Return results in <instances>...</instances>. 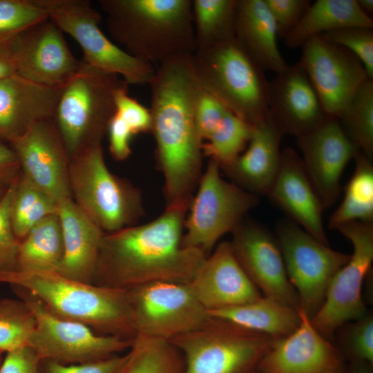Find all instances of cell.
Returning <instances> with one entry per match:
<instances>
[{
	"mask_svg": "<svg viewBox=\"0 0 373 373\" xmlns=\"http://www.w3.org/2000/svg\"><path fill=\"white\" fill-rule=\"evenodd\" d=\"M151 88V132L163 179L166 207L189 205L202 175L203 140L195 109L202 91L193 53L173 56L157 66Z\"/></svg>",
	"mask_w": 373,
	"mask_h": 373,
	"instance_id": "1",
	"label": "cell"
},
{
	"mask_svg": "<svg viewBox=\"0 0 373 373\" xmlns=\"http://www.w3.org/2000/svg\"><path fill=\"white\" fill-rule=\"evenodd\" d=\"M188 208L166 207L150 222L105 233L93 284L128 289L156 282L189 283L207 256L182 245Z\"/></svg>",
	"mask_w": 373,
	"mask_h": 373,
	"instance_id": "2",
	"label": "cell"
},
{
	"mask_svg": "<svg viewBox=\"0 0 373 373\" xmlns=\"http://www.w3.org/2000/svg\"><path fill=\"white\" fill-rule=\"evenodd\" d=\"M112 38L131 55L157 66L193 53L192 0H100Z\"/></svg>",
	"mask_w": 373,
	"mask_h": 373,
	"instance_id": "3",
	"label": "cell"
},
{
	"mask_svg": "<svg viewBox=\"0 0 373 373\" xmlns=\"http://www.w3.org/2000/svg\"><path fill=\"white\" fill-rule=\"evenodd\" d=\"M0 283L28 292L54 315L97 334L131 341L136 337L127 289L79 282L55 271H0Z\"/></svg>",
	"mask_w": 373,
	"mask_h": 373,
	"instance_id": "4",
	"label": "cell"
},
{
	"mask_svg": "<svg viewBox=\"0 0 373 373\" xmlns=\"http://www.w3.org/2000/svg\"><path fill=\"white\" fill-rule=\"evenodd\" d=\"M126 85L119 76L81 60L77 73L62 86L53 117L69 159L102 145L115 113V95Z\"/></svg>",
	"mask_w": 373,
	"mask_h": 373,
	"instance_id": "5",
	"label": "cell"
},
{
	"mask_svg": "<svg viewBox=\"0 0 373 373\" xmlns=\"http://www.w3.org/2000/svg\"><path fill=\"white\" fill-rule=\"evenodd\" d=\"M193 58L204 90L252 126L264 119L268 80L235 37L196 49Z\"/></svg>",
	"mask_w": 373,
	"mask_h": 373,
	"instance_id": "6",
	"label": "cell"
},
{
	"mask_svg": "<svg viewBox=\"0 0 373 373\" xmlns=\"http://www.w3.org/2000/svg\"><path fill=\"white\" fill-rule=\"evenodd\" d=\"M72 198L104 233L137 224L144 215L142 192L108 168L102 145L70 158Z\"/></svg>",
	"mask_w": 373,
	"mask_h": 373,
	"instance_id": "7",
	"label": "cell"
},
{
	"mask_svg": "<svg viewBox=\"0 0 373 373\" xmlns=\"http://www.w3.org/2000/svg\"><path fill=\"white\" fill-rule=\"evenodd\" d=\"M274 340L210 316L201 327L169 341L182 355L184 373H254Z\"/></svg>",
	"mask_w": 373,
	"mask_h": 373,
	"instance_id": "8",
	"label": "cell"
},
{
	"mask_svg": "<svg viewBox=\"0 0 373 373\" xmlns=\"http://www.w3.org/2000/svg\"><path fill=\"white\" fill-rule=\"evenodd\" d=\"M259 196L225 180L218 164L209 160L186 216L182 245L208 256L259 202Z\"/></svg>",
	"mask_w": 373,
	"mask_h": 373,
	"instance_id": "9",
	"label": "cell"
},
{
	"mask_svg": "<svg viewBox=\"0 0 373 373\" xmlns=\"http://www.w3.org/2000/svg\"><path fill=\"white\" fill-rule=\"evenodd\" d=\"M36 1L57 26L79 44L86 64L121 77L128 85L150 84L155 66L131 55L111 41L99 28L100 12L89 1Z\"/></svg>",
	"mask_w": 373,
	"mask_h": 373,
	"instance_id": "10",
	"label": "cell"
},
{
	"mask_svg": "<svg viewBox=\"0 0 373 373\" xmlns=\"http://www.w3.org/2000/svg\"><path fill=\"white\" fill-rule=\"evenodd\" d=\"M15 289L35 316V327L28 346L41 361L64 365L93 362L129 350L133 344V341L102 335L86 325L58 317L28 292L17 287Z\"/></svg>",
	"mask_w": 373,
	"mask_h": 373,
	"instance_id": "11",
	"label": "cell"
},
{
	"mask_svg": "<svg viewBox=\"0 0 373 373\" xmlns=\"http://www.w3.org/2000/svg\"><path fill=\"white\" fill-rule=\"evenodd\" d=\"M276 240L300 307L311 319L322 306L333 278L350 254L331 249L290 221L276 224Z\"/></svg>",
	"mask_w": 373,
	"mask_h": 373,
	"instance_id": "12",
	"label": "cell"
},
{
	"mask_svg": "<svg viewBox=\"0 0 373 373\" xmlns=\"http://www.w3.org/2000/svg\"><path fill=\"white\" fill-rule=\"evenodd\" d=\"M335 229L351 242L353 253L333 278L322 306L311 318L314 327L325 338L367 313L362 287L372 271L373 261L372 222L352 221Z\"/></svg>",
	"mask_w": 373,
	"mask_h": 373,
	"instance_id": "13",
	"label": "cell"
},
{
	"mask_svg": "<svg viewBox=\"0 0 373 373\" xmlns=\"http://www.w3.org/2000/svg\"><path fill=\"white\" fill-rule=\"evenodd\" d=\"M136 336L171 341L209 319L189 283L156 282L128 289Z\"/></svg>",
	"mask_w": 373,
	"mask_h": 373,
	"instance_id": "14",
	"label": "cell"
},
{
	"mask_svg": "<svg viewBox=\"0 0 373 373\" xmlns=\"http://www.w3.org/2000/svg\"><path fill=\"white\" fill-rule=\"evenodd\" d=\"M311 82L327 116L337 119L369 78L359 59L347 49L315 36L301 46L298 63Z\"/></svg>",
	"mask_w": 373,
	"mask_h": 373,
	"instance_id": "15",
	"label": "cell"
},
{
	"mask_svg": "<svg viewBox=\"0 0 373 373\" xmlns=\"http://www.w3.org/2000/svg\"><path fill=\"white\" fill-rule=\"evenodd\" d=\"M17 75L37 84L59 88L79 70L81 60L73 55L63 32L49 18L11 40Z\"/></svg>",
	"mask_w": 373,
	"mask_h": 373,
	"instance_id": "16",
	"label": "cell"
},
{
	"mask_svg": "<svg viewBox=\"0 0 373 373\" xmlns=\"http://www.w3.org/2000/svg\"><path fill=\"white\" fill-rule=\"evenodd\" d=\"M231 233L233 254L260 293L298 308V297L288 278L276 238L265 227L244 220Z\"/></svg>",
	"mask_w": 373,
	"mask_h": 373,
	"instance_id": "17",
	"label": "cell"
},
{
	"mask_svg": "<svg viewBox=\"0 0 373 373\" xmlns=\"http://www.w3.org/2000/svg\"><path fill=\"white\" fill-rule=\"evenodd\" d=\"M10 144L32 182L57 204L72 198L70 159L53 118L32 124Z\"/></svg>",
	"mask_w": 373,
	"mask_h": 373,
	"instance_id": "18",
	"label": "cell"
},
{
	"mask_svg": "<svg viewBox=\"0 0 373 373\" xmlns=\"http://www.w3.org/2000/svg\"><path fill=\"white\" fill-rule=\"evenodd\" d=\"M296 139L306 173L324 209H327L339 196L340 179L344 169L359 151L338 120L330 117Z\"/></svg>",
	"mask_w": 373,
	"mask_h": 373,
	"instance_id": "19",
	"label": "cell"
},
{
	"mask_svg": "<svg viewBox=\"0 0 373 373\" xmlns=\"http://www.w3.org/2000/svg\"><path fill=\"white\" fill-rule=\"evenodd\" d=\"M298 309V327L273 341L258 364L261 373H330L344 365L338 348L314 327L300 307Z\"/></svg>",
	"mask_w": 373,
	"mask_h": 373,
	"instance_id": "20",
	"label": "cell"
},
{
	"mask_svg": "<svg viewBox=\"0 0 373 373\" xmlns=\"http://www.w3.org/2000/svg\"><path fill=\"white\" fill-rule=\"evenodd\" d=\"M267 108L283 134L296 138L316 128L328 117L298 63L288 65L268 81Z\"/></svg>",
	"mask_w": 373,
	"mask_h": 373,
	"instance_id": "21",
	"label": "cell"
},
{
	"mask_svg": "<svg viewBox=\"0 0 373 373\" xmlns=\"http://www.w3.org/2000/svg\"><path fill=\"white\" fill-rule=\"evenodd\" d=\"M189 285L207 312L242 305L262 296L239 264L229 241L215 247Z\"/></svg>",
	"mask_w": 373,
	"mask_h": 373,
	"instance_id": "22",
	"label": "cell"
},
{
	"mask_svg": "<svg viewBox=\"0 0 373 373\" xmlns=\"http://www.w3.org/2000/svg\"><path fill=\"white\" fill-rule=\"evenodd\" d=\"M267 195L296 224L329 245L323 222V206L300 157L291 147L282 151L279 170Z\"/></svg>",
	"mask_w": 373,
	"mask_h": 373,
	"instance_id": "23",
	"label": "cell"
},
{
	"mask_svg": "<svg viewBox=\"0 0 373 373\" xmlns=\"http://www.w3.org/2000/svg\"><path fill=\"white\" fill-rule=\"evenodd\" d=\"M283 135L268 112L264 119L254 126L243 152L220 170L244 190L258 196L267 195L279 170Z\"/></svg>",
	"mask_w": 373,
	"mask_h": 373,
	"instance_id": "24",
	"label": "cell"
},
{
	"mask_svg": "<svg viewBox=\"0 0 373 373\" xmlns=\"http://www.w3.org/2000/svg\"><path fill=\"white\" fill-rule=\"evenodd\" d=\"M61 88L17 74L0 79V139L10 143L32 124L53 118Z\"/></svg>",
	"mask_w": 373,
	"mask_h": 373,
	"instance_id": "25",
	"label": "cell"
},
{
	"mask_svg": "<svg viewBox=\"0 0 373 373\" xmlns=\"http://www.w3.org/2000/svg\"><path fill=\"white\" fill-rule=\"evenodd\" d=\"M57 214L64 251L56 272L71 280L93 284L99 250L105 233L73 198L63 200L57 204Z\"/></svg>",
	"mask_w": 373,
	"mask_h": 373,
	"instance_id": "26",
	"label": "cell"
},
{
	"mask_svg": "<svg viewBox=\"0 0 373 373\" xmlns=\"http://www.w3.org/2000/svg\"><path fill=\"white\" fill-rule=\"evenodd\" d=\"M234 37L264 72L276 74L288 66L278 49L277 27L265 0H237Z\"/></svg>",
	"mask_w": 373,
	"mask_h": 373,
	"instance_id": "27",
	"label": "cell"
},
{
	"mask_svg": "<svg viewBox=\"0 0 373 373\" xmlns=\"http://www.w3.org/2000/svg\"><path fill=\"white\" fill-rule=\"evenodd\" d=\"M298 308L262 296L242 305L207 312L211 317L278 339L289 335L298 327Z\"/></svg>",
	"mask_w": 373,
	"mask_h": 373,
	"instance_id": "28",
	"label": "cell"
},
{
	"mask_svg": "<svg viewBox=\"0 0 373 373\" xmlns=\"http://www.w3.org/2000/svg\"><path fill=\"white\" fill-rule=\"evenodd\" d=\"M353 26L373 28L372 19L361 10L356 0H317L283 39L284 44L289 48H301L313 37Z\"/></svg>",
	"mask_w": 373,
	"mask_h": 373,
	"instance_id": "29",
	"label": "cell"
},
{
	"mask_svg": "<svg viewBox=\"0 0 373 373\" xmlns=\"http://www.w3.org/2000/svg\"><path fill=\"white\" fill-rule=\"evenodd\" d=\"M64 251L62 230L57 213L41 220L20 240L16 271L56 272Z\"/></svg>",
	"mask_w": 373,
	"mask_h": 373,
	"instance_id": "30",
	"label": "cell"
},
{
	"mask_svg": "<svg viewBox=\"0 0 373 373\" xmlns=\"http://www.w3.org/2000/svg\"><path fill=\"white\" fill-rule=\"evenodd\" d=\"M355 169L346 186L345 195L331 215L330 228L352 221H373V166L372 159L358 151L354 158Z\"/></svg>",
	"mask_w": 373,
	"mask_h": 373,
	"instance_id": "31",
	"label": "cell"
},
{
	"mask_svg": "<svg viewBox=\"0 0 373 373\" xmlns=\"http://www.w3.org/2000/svg\"><path fill=\"white\" fill-rule=\"evenodd\" d=\"M236 3L192 0L195 50L234 38Z\"/></svg>",
	"mask_w": 373,
	"mask_h": 373,
	"instance_id": "32",
	"label": "cell"
},
{
	"mask_svg": "<svg viewBox=\"0 0 373 373\" xmlns=\"http://www.w3.org/2000/svg\"><path fill=\"white\" fill-rule=\"evenodd\" d=\"M343 130L357 149L373 156V79L356 90L337 117Z\"/></svg>",
	"mask_w": 373,
	"mask_h": 373,
	"instance_id": "33",
	"label": "cell"
},
{
	"mask_svg": "<svg viewBox=\"0 0 373 373\" xmlns=\"http://www.w3.org/2000/svg\"><path fill=\"white\" fill-rule=\"evenodd\" d=\"M57 213V204L26 175L18 178L13 195L10 221L20 241L46 217Z\"/></svg>",
	"mask_w": 373,
	"mask_h": 373,
	"instance_id": "34",
	"label": "cell"
},
{
	"mask_svg": "<svg viewBox=\"0 0 373 373\" xmlns=\"http://www.w3.org/2000/svg\"><path fill=\"white\" fill-rule=\"evenodd\" d=\"M122 373H184V360L169 341L136 336Z\"/></svg>",
	"mask_w": 373,
	"mask_h": 373,
	"instance_id": "35",
	"label": "cell"
},
{
	"mask_svg": "<svg viewBox=\"0 0 373 373\" xmlns=\"http://www.w3.org/2000/svg\"><path fill=\"white\" fill-rule=\"evenodd\" d=\"M254 128L227 111L209 139L203 142V155L216 162L220 169L230 164L247 147Z\"/></svg>",
	"mask_w": 373,
	"mask_h": 373,
	"instance_id": "36",
	"label": "cell"
},
{
	"mask_svg": "<svg viewBox=\"0 0 373 373\" xmlns=\"http://www.w3.org/2000/svg\"><path fill=\"white\" fill-rule=\"evenodd\" d=\"M35 316L23 300L0 299V352L28 346Z\"/></svg>",
	"mask_w": 373,
	"mask_h": 373,
	"instance_id": "37",
	"label": "cell"
},
{
	"mask_svg": "<svg viewBox=\"0 0 373 373\" xmlns=\"http://www.w3.org/2000/svg\"><path fill=\"white\" fill-rule=\"evenodd\" d=\"M48 17L46 10L36 0H0V44Z\"/></svg>",
	"mask_w": 373,
	"mask_h": 373,
	"instance_id": "38",
	"label": "cell"
},
{
	"mask_svg": "<svg viewBox=\"0 0 373 373\" xmlns=\"http://www.w3.org/2000/svg\"><path fill=\"white\" fill-rule=\"evenodd\" d=\"M352 321L343 325V329H338L341 332L338 350L343 358L373 364V316L367 313Z\"/></svg>",
	"mask_w": 373,
	"mask_h": 373,
	"instance_id": "39",
	"label": "cell"
},
{
	"mask_svg": "<svg viewBox=\"0 0 373 373\" xmlns=\"http://www.w3.org/2000/svg\"><path fill=\"white\" fill-rule=\"evenodd\" d=\"M321 35L354 55L363 64L369 78L373 79V28L346 27Z\"/></svg>",
	"mask_w": 373,
	"mask_h": 373,
	"instance_id": "40",
	"label": "cell"
},
{
	"mask_svg": "<svg viewBox=\"0 0 373 373\" xmlns=\"http://www.w3.org/2000/svg\"><path fill=\"white\" fill-rule=\"evenodd\" d=\"M17 179L0 198V271H12L17 268L20 241L12 230L10 209Z\"/></svg>",
	"mask_w": 373,
	"mask_h": 373,
	"instance_id": "41",
	"label": "cell"
},
{
	"mask_svg": "<svg viewBox=\"0 0 373 373\" xmlns=\"http://www.w3.org/2000/svg\"><path fill=\"white\" fill-rule=\"evenodd\" d=\"M128 86L119 89L115 95V113L123 119L133 135L151 132L150 109L128 95Z\"/></svg>",
	"mask_w": 373,
	"mask_h": 373,
	"instance_id": "42",
	"label": "cell"
},
{
	"mask_svg": "<svg viewBox=\"0 0 373 373\" xmlns=\"http://www.w3.org/2000/svg\"><path fill=\"white\" fill-rule=\"evenodd\" d=\"M276 23L279 38L284 39L298 23L312 3L310 0H265Z\"/></svg>",
	"mask_w": 373,
	"mask_h": 373,
	"instance_id": "43",
	"label": "cell"
},
{
	"mask_svg": "<svg viewBox=\"0 0 373 373\" xmlns=\"http://www.w3.org/2000/svg\"><path fill=\"white\" fill-rule=\"evenodd\" d=\"M128 353L84 363L64 365L52 361H41V373H122Z\"/></svg>",
	"mask_w": 373,
	"mask_h": 373,
	"instance_id": "44",
	"label": "cell"
},
{
	"mask_svg": "<svg viewBox=\"0 0 373 373\" xmlns=\"http://www.w3.org/2000/svg\"><path fill=\"white\" fill-rule=\"evenodd\" d=\"M227 111L229 110L220 101L202 89L195 109V121L203 142L209 139Z\"/></svg>",
	"mask_w": 373,
	"mask_h": 373,
	"instance_id": "45",
	"label": "cell"
},
{
	"mask_svg": "<svg viewBox=\"0 0 373 373\" xmlns=\"http://www.w3.org/2000/svg\"><path fill=\"white\" fill-rule=\"evenodd\" d=\"M0 373H41V360L29 346L19 347L6 353Z\"/></svg>",
	"mask_w": 373,
	"mask_h": 373,
	"instance_id": "46",
	"label": "cell"
},
{
	"mask_svg": "<svg viewBox=\"0 0 373 373\" xmlns=\"http://www.w3.org/2000/svg\"><path fill=\"white\" fill-rule=\"evenodd\" d=\"M107 133L109 150L113 157L118 161L128 158L131 153V140L134 135L115 113L110 122Z\"/></svg>",
	"mask_w": 373,
	"mask_h": 373,
	"instance_id": "47",
	"label": "cell"
},
{
	"mask_svg": "<svg viewBox=\"0 0 373 373\" xmlns=\"http://www.w3.org/2000/svg\"><path fill=\"white\" fill-rule=\"evenodd\" d=\"M20 168L17 156L12 148L0 144V184H11L19 177L16 175Z\"/></svg>",
	"mask_w": 373,
	"mask_h": 373,
	"instance_id": "48",
	"label": "cell"
},
{
	"mask_svg": "<svg viewBox=\"0 0 373 373\" xmlns=\"http://www.w3.org/2000/svg\"><path fill=\"white\" fill-rule=\"evenodd\" d=\"M17 74L11 40L0 44V79Z\"/></svg>",
	"mask_w": 373,
	"mask_h": 373,
	"instance_id": "49",
	"label": "cell"
},
{
	"mask_svg": "<svg viewBox=\"0 0 373 373\" xmlns=\"http://www.w3.org/2000/svg\"><path fill=\"white\" fill-rule=\"evenodd\" d=\"M344 373H373V364L365 361H350Z\"/></svg>",
	"mask_w": 373,
	"mask_h": 373,
	"instance_id": "50",
	"label": "cell"
},
{
	"mask_svg": "<svg viewBox=\"0 0 373 373\" xmlns=\"http://www.w3.org/2000/svg\"><path fill=\"white\" fill-rule=\"evenodd\" d=\"M361 10L367 15L373 13V0H356Z\"/></svg>",
	"mask_w": 373,
	"mask_h": 373,
	"instance_id": "51",
	"label": "cell"
},
{
	"mask_svg": "<svg viewBox=\"0 0 373 373\" xmlns=\"http://www.w3.org/2000/svg\"><path fill=\"white\" fill-rule=\"evenodd\" d=\"M345 370V366L344 365L341 366L340 367L337 368L336 370L332 371L330 373H344Z\"/></svg>",
	"mask_w": 373,
	"mask_h": 373,
	"instance_id": "52",
	"label": "cell"
},
{
	"mask_svg": "<svg viewBox=\"0 0 373 373\" xmlns=\"http://www.w3.org/2000/svg\"><path fill=\"white\" fill-rule=\"evenodd\" d=\"M2 354H3V353H2V352H0V367H1V366L3 360V356H2Z\"/></svg>",
	"mask_w": 373,
	"mask_h": 373,
	"instance_id": "53",
	"label": "cell"
},
{
	"mask_svg": "<svg viewBox=\"0 0 373 373\" xmlns=\"http://www.w3.org/2000/svg\"><path fill=\"white\" fill-rule=\"evenodd\" d=\"M254 373H261V372H259V371L257 370Z\"/></svg>",
	"mask_w": 373,
	"mask_h": 373,
	"instance_id": "54",
	"label": "cell"
}]
</instances>
